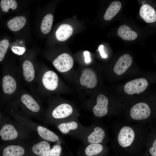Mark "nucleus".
I'll list each match as a JSON object with an SVG mask.
<instances>
[{"label": "nucleus", "instance_id": "nucleus-1", "mask_svg": "<svg viewBox=\"0 0 156 156\" xmlns=\"http://www.w3.org/2000/svg\"><path fill=\"white\" fill-rule=\"evenodd\" d=\"M73 112V108L70 105L66 103L60 104L53 110L51 118L47 121L55 125L61 122L73 120L70 118Z\"/></svg>", "mask_w": 156, "mask_h": 156}, {"label": "nucleus", "instance_id": "nucleus-2", "mask_svg": "<svg viewBox=\"0 0 156 156\" xmlns=\"http://www.w3.org/2000/svg\"><path fill=\"white\" fill-rule=\"evenodd\" d=\"M55 125L57 129L64 135L79 134L81 135L86 129L76 119L61 122Z\"/></svg>", "mask_w": 156, "mask_h": 156}, {"label": "nucleus", "instance_id": "nucleus-3", "mask_svg": "<svg viewBox=\"0 0 156 156\" xmlns=\"http://www.w3.org/2000/svg\"><path fill=\"white\" fill-rule=\"evenodd\" d=\"M17 125L8 123L4 125L0 130V136L3 141H15L21 138V131Z\"/></svg>", "mask_w": 156, "mask_h": 156}, {"label": "nucleus", "instance_id": "nucleus-4", "mask_svg": "<svg viewBox=\"0 0 156 156\" xmlns=\"http://www.w3.org/2000/svg\"><path fill=\"white\" fill-rule=\"evenodd\" d=\"M148 85L147 81L144 78L136 79L127 83L125 85V92L129 94H138L144 91Z\"/></svg>", "mask_w": 156, "mask_h": 156}, {"label": "nucleus", "instance_id": "nucleus-5", "mask_svg": "<svg viewBox=\"0 0 156 156\" xmlns=\"http://www.w3.org/2000/svg\"><path fill=\"white\" fill-rule=\"evenodd\" d=\"M53 64L58 71L64 73L69 71L72 68L74 60L70 55L63 53L56 58L53 62Z\"/></svg>", "mask_w": 156, "mask_h": 156}, {"label": "nucleus", "instance_id": "nucleus-6", "mask_svg": "<svg viewBox=\"0 0 156 156\" xmlns=\"http://www.w3.org/2000/svg\"><path fill=\"white\" fill-rule=\"evenodd\" d=\"M151 114V110L149 105L143 102L135 105L131 108L130 112L131 118L134 120H138L147 118Z\"/></svg>", "mask_w": 156, "mask_h": 156}, {"label": "nucleus", "instance_id": "nucleus-7", "mask_svg": "<svg viewBox=\"0 0 156 156\" xmlns=\"http://www.w3.org/2000/svg\"><path fill=\"white\" fill-rule=\"evenodd\" d=\"M105 136V132L102 128L96 126L93 131L88 133L83 132L81 136L84 142L88 144L101 143L103 141Z\"/></svg>", "mask_w": 156, "mask_h": 156}, {"label": "nucleus", "instance_id": "nucleus-8", "mask_svg": "<svg viewBox=\"0 0 156 156\" xmlns=\"http://www.w3.org/2000/svg\"><path fill=\"white\" fill-rule=\"evenodd\" d=\"M135 136L134 131L131 127L124 126L122 128L118 133V143L123 147H128L133 142Z\"/></svg>", "mask_w": 156, "mask_h": 156}, {"label": "nucleus", "instance_id": "nucleus-9", "mask_svg": "<svg viewBox=\"0 0 156 156\" xmlns=\"http://www.w3.org/2000/svg\"><path fill=\"white\" fill-rule=\"evenodd\" d=\"M81 84L89 88H93L97 85V83L96 74L94 70L91 68L84 69L80 78Z\"/></svg>", "mask_w": 156, "mask_h": 156}, {"label": "nucleus", "instance_id": "nucleus-10", "mask_svg": "<svg viewBox=\"0 0 156 156\" xmlns=\"http://www.w3.org/2000/svg\"><path fill=\"white\" fill-rule=\"evenodd\" d=\"M108 100L106 96L100 94L96 99V104L93 108L94 115L98 117H103L107 114L108 111Z\"/></svg>", "mask_w": 156, "mask_h": 156}, {"label": "nucleus", "instance_id": "nucleus-11", "mask_svg": "<svg viewBox=\"0 0 156 156\" xmlns=\"http://www.w3.org/2000/svg\"><path fill=\"white\" fill-rule=\"evenodd\" d=\"M132 62L131 56L125 54L120 57L116 63L114 68L115 73L118 75L124 73L129 68Z\"/></svg>", "mask_w": 156, "mask_h": 156}, {"label": "nucleus", "instance_id": "nucleus-12", "mask_svg": "<svg viewBox=\"0 0 156 156\" xmlns=\"http://www.w3.org/2000/svg\"><path fill=\"white\" fill-rule=\"evenodd\" d=\"M42 82L44 87L49 90H54L57 87L58 78L54 72L49 70L44 74L42 78Z\"/></svg>", "mask_w": 156, "mask_h": 156}, {"label": "nucleus", "instance_id": "nucleus-13", "mask_svg": "<svg viewBox=\"0 0 156 156\" xmlns=\"http://www.w3.org/2000/svg\"><path fill=\"white\" fill-rule=\"evenodd\" d=\"M139 13L141 17L147 23H153L156 21V11L148 4H144L141 7Z\"/></svg>", "mask_w": 156, "mask_h": 156}, {"label": "nucleus", "instance_id": "nucleus-14", "mask_svg": "<svg viewBox=\"0 0 156 156\" xmlns=\"http://www.w3.org/2000/svg\"><path fill=\"white\" fill-rule=\"evenodd\" d=\"M51 146L49 142L42 140L32 146L33 152L38 156H49Z\"/></svg>", "mask_w": 156, "mask_h": 156}, {"label": "nucleus", "instance_id": "nucleus-15", "mask_svg": "<svg viewBox=\"0 0 156 156\" xmlns=\"http://www.w3.org/2000/svg\"><path fill=\"white\" fill-rule=\"evenodd\" d=\"M2 85L3 92L7 94H11L14 92L17 86L15 79L9 75H5L3 77Z\"/></svg>", "mask_w": 156, "mask_h": 156}, {"label": "nucleus", "instance_id": "nucleus-16", "mask_svg": "<svg viewBox=\"0 0 156 156\" xmlns=\"http://www.w3.org/2000/svg\"><path fill=\"white\" fill-rule=\"evenodd\" d=\"M73 32V28L68 24L61 25L56 30L55 35L57 39L60 41H64L68 39Z\"/></svg>", "mask_w": 156, "mask_h": 156}, {"label": "nucleus", "instance_id": "nucleus-17", "mask_svg": "<svg viewBox=\"0 0 156 156\" xmlns=\"http://www.w3.org/2000/svg\"><path fill=\"white\" fill-rule=\"evenodd\" d=\"M117 33L119 36L126 40H133L138 37L137 33L126 25L120 26L118 29Z\"/></svg>", "mask_w": 156, "mask_h": 156}, {"label": "nucleus", "instance_id": "nucleus-18", "mask_svg": "<svg viewBox=\"0 0 156 156\" xmlns=\"http://www.w3.org/2000/svg\"><path fill=\"white\" fill-rule=\"evenodd\" d=\"M22 103L31 111L37 113L40 110V107L36 101L31 96L24 94L21 98Z\"/></svg>", "mask_w": 156, "mask_h": 156}, {"label": "nucleus", "instance_id": "nucleus-19", "mask_svg": "<svg viewBox=\"0 0 156 156\" xmlns=\"http://www.w3.org/2000/svg\"><path fill=\"white\" fill-rule=\"evenodd\" d=\"M25 152V149L22 146L12 144L4 148L3 156H23Z\"/></svg>", "mask_w": 156, "mask_h": 156}, {"label": "nucleus", "instance_id": "nucleus-20", "mask_svg": "<svg viewBox=\"0 0 156 156\" xmlns=\"http://www.w3.org/2000/svg\"><path fill=\"white\" fill-rule=\"evenodd\" d=\"M23 76L25 80L28 82L33 81L35 77V72L34 66L30 60H25L23 64Z\"/></svg>", "mask_w": 156, "mask_h": 156}, {"label": "nucleus", "instance_id": "nucleus-21", "mask_svg": "<svg viewBox=\"0 0 156 156\" xmlns=\"http://www.w3.org/2000/svg\"><path fill=\"white\" fill-rule=\"evenodd\" d=\"M26 21L25 17L17 16L10 20L8 23V26L10 30L16 31L20 30L24 26Z\"/></svg>", "mask_w": 156, "mask_h": 156}, {"label": "nucleus", "instance_id": "nucleus-22", "mask_svg": "<svg viewBox=\"0 0 156 156\" xmlns=\"http://www.w3.org/2000/svg\"><path fill=\"white\" fill-rule=\"evenodd\" d=\"M122 6L121 3L118 1L112 2L109 6L104 16L107 21L111 20L120 10Z\"/></svg>", "mask_w": 156, "mask_h": 156}, {"label": "nucleus", "instance_id": "nucleus-23", "mask_svg": "<svg viewBox=\"0 0 156 156\" xmlns=\"http://www.w3.org/2000/svg\"><path fill=\"white\" fill-rule=\"evenodd\" d=\"M103 146L100 143L89 144L85 148L84 153L86 156H94L101 153Z\"/></svg>", "mask_w": 156, "mask_h": 156}, {"label": "nucleus", "instance_id": "nucleus-24", "mask_svg": "<svg viewBox=\"0 0 156 156\" xmlns=\"http://www.w3.org/2000/svg\"><path fill=\"white\" fill-rule=\"evenodd\" d=\"M53 20L52 14H49L46 15L43 18L40 26L41 30L44 34L49 33L51 31Z\"/></svg>", "mask_w": 156, "mask_h": 156}, {"label": "nucleus", "instance_id": "nucleus-25", "mask_svg": "<svg viewBox=\"0 0 156 156\" xmlns=\"http://www.w3.org/2000/svg\"><path fill=\"white\" fill-rule=\"evenodd\" d=\"M0 6L2 10L7 12L10 8L13 10L16 9L17 7V3L15 0H2Z\"/></svg>", "mask_w": 156, "mask_h": 156}, {"label": "nucleus", "instance_id": "nucleus-26", "mask_svg": "<svg viewBox=\"0 0 156 156\" xmlns=\"http://www.w3.org/2000/svg\"><path fill=\"white\" fill-rule=\"evenodd\" d=\"M9 45V42L7 39L0 41V62L3 59Z\"/></svg>", "mask_w": 156, "mask_h": 156}, {"label": "nucleus", "instance_id": "nucleus-27", "mask_svg": "<svg viewBox=\"0 0 156 156\" xmlns=\"http://www.w3.org/2000/svg\"><path fill=\"white\" fill-rule=\"evenodd\" d=\"M62 148L60 143H57L51 148L49 156H61Z\"/></svg>", "mask_w": 156, "mask_h": 156}, {"label": "nucleus", "instance_id": "nucleus-28", "mask_svg": "<svg viewBox=\"0 0 156 156\" xmlns=\"http://www.w3.org/2000/svg\"><path fill=\"white\" fill-rule=\"evenodd\" d=\"M149 152L152 156H156V140L155 139L153 144V146L149 149Z\"/></svg>", "mask_w": 156, "mask_h": 156}, {"label": "nucleus", "instance_id": "nucleus-29", "mask_svg": "<svg viewBox=\"0 0 156 156\" xmlns=\"http://www.w3.org/2000/svg\"><path fill=\"white\" fill-rule=\"evenodd\" d=\"M98 50L102 57L106 58L107 57V55L104 51V46L103 45H101L99 46Z\"/></svg>", "mask_w": 156, "mask_h": 156}, {"label": "nucleus", "instance_id": "nucleus-30", "mask_svg": "<svg viewBox=\"0 0 156 156\" xmlns=\"http://www.w3.org/2000/svg\"><path fill=\"white\" fill-rule=\"evenodd\" d=\"M83 54L85 62L86 63H89L91 61L90 52L88 51H86L84 52Z\"/></svg>", "mask_w": 156, "mask_h": 156}]
</instances>
